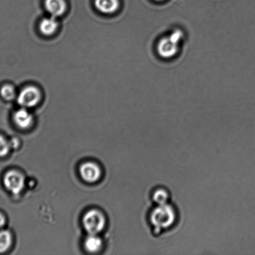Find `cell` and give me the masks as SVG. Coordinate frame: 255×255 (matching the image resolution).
<instances>
[{
    "label": "cell",
    "mask_w": 255,
    "mask_h": 255,
    "mask_svg": "<svg viewBox=\"0 0 255 255\" xmlns=\"http://www.w3.org/2000/svg\"><path fill=\"white\" fill-rule=\"evenodd\" d=\"M179 219V212L173 204H154L149 210V222L154 236H161L173 229Z\"/></svg>",
    "instance_id": "1"
},
{
    "label": "cell",
    "mask_w": 255,
    "mask_h": 255,
    "mask_svg": "<svg viewBox=\"0 0 255 255\" xmlns=\"http://www.w3.org/2000/svg\"><path fill=\"white\" fill-rule=\"evenodd\" d=\"M184 34L181 30H175L168 37H164L157 45V51L162 57L172 58L179 51V43L183 38Z\"/></svg>",
    "instance_id": "2"
},
{
    "label": "cell",
    "mask_w": 255,
    "mask_h": 255,
    "mask_svg": "<svg viewBox=\"0 0 255 255\" xmlns=\"http://www.w3.org/2000/svg\"><path fill=\"white\" fill-rule=\"evenodd\" d=\"M41 93L38 88L33 86L25 87L16 97L17 103L22 108H33L39 104Z\"/></svg>",
    "instance_id": "3"
},
{
    "label": "cell",
    "mask_w": 255,
    "mask_h": 255,
    "mask_svg": "<svg viewBox=\"0 0 255 255\" xmlns=\"http://www.w3.org/2000/svg\"><path fill=\"white\" fill-rule=\"evenodd\" d=\"M82 222L87 233L97 235L104 229L106 219L101 212L97 210H91L85 214Z\"/></svg>",
    "instance_id": "4"
},
{
    "label": "cell",
    "mask_w": 255,
    "mask_h": 255,
    "mask_svg": "<svg viewBox=\"0 0 255 255\" xmlns=\"http://www.w3.org/2000/svg\"><path fill=\"white\" fill-rule=\"evenodd\" d=\"M3 184L7 191L13 194H18L24 189L25 178L19 172L11 170L4 174Z\"/></svg>",
    "instance_id": "5"
},
{
    "label": "cell",
    "mask_w": 255,
    "mask_h": 255,
    "mask_svg": "<svg viewBox=\"0 0 255 255\" xmlns=\"http://www.w3.org/2000/svg\"><path fill=\"white\" fill-rule=\"evenodd\" d=\"M79 172L82 178L89 183L98 181L101 175L100 167L92 162H87L82 164L80 167Z\"/></svg>",
    "instance_id": "6"
},
{
    "label": "cell",
    "mask_w": 255,
    "mask_h": 255,
    "mask_svg": "<svg viewBox=\"0 0 255 255\" xmlns=\"http://www.w3.org/2000/svg\"><path fill=\"white\" fill-rule=\"evenodd\" d=\"M13 121L17 127L25 129L29 128L33 123V117L28 109L21 107V109L14 112Z\"/></svg>",
    "instance_id": "7"
},
{
    "label": "cell",
    "mask_w": 255,
    "mask_h": 255,
    "mask_svg": "<svg viewBox=\"0 0 255 255\" xmlns=\"http://www.w3.org/2000/svg\"><path fill=\"white\" fill-rule=\"evenodd\" d=\"M44 7L49 16L57 18L66 12L67 4L65 0H44Z\"/></svg>",
    "instance_id": "8"
},
{
    "label": "cell",
    "mask_w": 255,
    "mask_h": 255,
    "mask_svg": "<svg viewBox=\"0 0 255 255\" xmlns=\"http://www.w3.org/2000/svg\"><path fill=\"white\" fill-rule=\"evenodd\" d=\"M94 6L97 11L104 14H112L118 11L119 0H94Z\"/></svg>",
    "instance_id": "9"
},
{
    "label": "cell",
    "mask_w": 255,
    "mask_h": 255,
    "mask_svg": "<svg viewBox=\"0 0 255 255\" xmlns=\"http://www.w3.org/2000/svg\"><path fill=\"white\" fill-rule=\"evenodd\" d=\"M59 26V21L56 17L49 16L40 21L39 29L42 34L46 36H51L57 31Z\"/></svg>",
    "instance_id": "10"
},
{
    "label": "cell",
    "mask_w": 255,
    "mask_h": 255,
    "mask_svg": "<svg viewBox=\"0 0 255 255\" xmlns=\"http://www.w3.org/2000/svg\"><path fill=\"white\" fill-rule=\"evenodd\" d=\"M151 197L154 204H164L170 202L171 195L168 190L159 186L152 190Z\"/></svg>",
    "instance_id": "11"
},
{
    "label": "cell",
    "mask_w": 255,
    "mask_h": 255,
    "mask_svg": "<svg viewBox=\"0 0 255 255\" xmlns=\"http://www.w3.org/2000/svg\"><path fill=\"white\" fill-rule=\"evenodd\" d=\"M102 241L97 235L89 234L84 242V247L90 253H96L102 248Z\"/></svg>",
    "instance_id": "12"
},
{
    "label": "cell",
    "mask_w": 255,
    "mask_h": 255,
    "mask_svg": "<svg viewBox=\"0 0 255 255\" xmlns=\"http://www.w3.org/2000/svg\"><path fill=\"white\" fill-rule=\"evenodd\" d=\"M12 244V237L7 231H0V254L4 253L10 248Z\"/></svg>",
    "instance_id": "13"
},
{
    "label": "cell",
    "mask_w": 255,
    "mask_h": 255,
    "mask_svg": "<svg viewBox=\"0 0 255 255\" xmlns=\"http://www.w3.org/2000/svg\"><path fill=\"white\" fill-rule=\"evenodd\" d=\"M0 95L4 101H11L14 99H16L17 93L16 89L11 85L6 84L0 89Z\"/></svg>",
    "instance_id": "14"
},
{
    "label": "cell",
    "mask_w": 255,
    "mask_h": 255,
    "mask_svg": "<svg viewBox=\"0 0 255 255\" xmlns=\"http://www.w3.org/2000/svg\"><path fill=\"white\" fill-rule=\"evenodd\" d=\"M11 148L10 142L0 134V157L6 156Z\"/></svg>",
    "instance_id": "15"
},
{
    "label": "cell",
    "mask_w": 255,
    "mask_h": 255,
    "mask_svg": "<svg viewBox=\"0 0 255 255\" xmlns=\"http://www.w3.org/2000/svg\"><path fill=\"white\" fill-rule=\"evenodd\" d=\"M5 223H6V219L2 214L0 213V229L4 227Z\"/></svg>",
    "instance_id": "16"
},
{
    "label": "cell",
    "mask_w": 255,
    "mask_h": 255,
    "mask_svg": "<svg viewBox=\"0 0 255 255\" xmlns=\"http://www.w3.org/2000/svg\"><path fill=\"white\" fill-rule=\"evenodd\" d=\"M156 1H162V0H156Z\"/></svg>",
    "instance_id": "17"
}]
</instances>
